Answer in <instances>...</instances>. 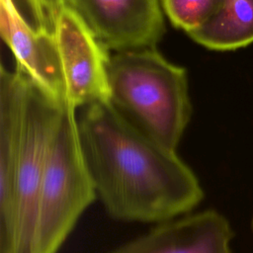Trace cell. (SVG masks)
Returning <instances> with one entry per match:
<instances>
[{"label": "cell", "mask_w": 253, "mask_h": 253, "mask_svg": "<svg viewBox=\"0 0 253 253\" xmlns=\"http://www.w3.org/2000/svg\"><path fill=\"white\" fill-rule=\"evenodd\" d=\"M82 156L107 213L122 221H166L204 200L194 171L141 132L110 101L76 110Z\"/></svg>", "instance_id": "1"}, {"label": "cell", "mask_w": 253, "mask_h": 253, "mask_svg": "<svg viewBox=\"0 0 253 253\" xmlns=\"http://www.w3.org/2000/svg\"><path fill=\"white\" fill-rule=\"evenodd\" d=\"M110 102L130 124L164 148L176 151L192 107L186 69L155 47L111 52Z\"/></svg>", "instance_id": "2"}, {"label": "cell", "mask_w": 253, "mask_h": 253, "mask_svg": "<svg viewBox=\"0 0 253 253\" xmlns=\"http://www.w3.org/2000/svg\"><path fill=\"white\" fill-rule=\"evenodd\" d=\"M97 198L81 152L76 109L65 102L42 179L35 253H57Z\"/></svg>", "instance_id": "3"}, {"label": "cell", "mask_w": 253, "mask_h": 253, "mask_svg": "<svg viewBox=\"0 0 253 253\" xmlns=\"http://www.w3.org/2000/svg\"><path fill=\"white\" fill-rule=\"evenodd\" d=\"M64 103L53 99L29 77L14 178L15 253H35L42 179L51 138Z\"/></svg>", "instance_id": "4"}, {"label": "cell", "mask_w": 253, "mask_h": 253, "mask_svg": "<svg viewBox=\"0 0 253 253\" xmlns=\"http://www.w3.org/2000/svg\"><path fill=\"white\" fill-rule=\"evenodd\" d=\"M53 35L67 102L77 110L92 103L110 101L108 65L111 52L70 5L61 9Z\"/></svg>", "instance_id": "5"}, {"label": "cell", "mask_w": 253, "mask_h": 253, "mask_svg": "<svg viewBox=\"0 0 253 253\" xmlns=\"http://www.w3.org/2000/svg\"><path fill=\"white\" fill-rule=\"evenodd\" d=\"M111 52L155 47L165 33L159 0H70Z\"/></svg>", "instance_id": "6"}, {"label": "cell", "mask_w": 253, "mask_h": 253, "mask_svg": "<svg viewBox=\"0 0 253 253\" xmlns=\"http://www.w3.org/2000/svg\"><path fill=\"white\" fill-rule=\"evenodd\" d=\"M233 236L228 219L208 209L156 223L110 253H231Z\"/></svg>", "instance_id": "7"}, {"label": "cell", "mask_w": 253, "mask_h": 253, "mask_svg": "<svg viewBox=\"0 0 253 253\" xmlns=\"http://www.w3.org/2000/svg\"><path fill=\"white\" fill-rule=\"evenodd\" d=\"M0 32L20 67L37 85L60 103L66 86L54 35L25 19L15 0H0Z\"/></svg>", "instance_id": "8"}, {"label": "cell", "mask_w": 253, "mask_h": 253, "mask_svg": "<svg viewBox=\"0 0 253 253\" xmlns=\"http://www.w3.org/2000/svg\"><path fill=\"white\" fill-rule=\"evenodd\" d=\"M213 50H234L253 43V0H226L201 28L188 34Z\"/></svg>", "instance_id": "9"}, {"label": "cell", "mask_w": 253, "mask_h": 253, "mask_svg": "<svg viewBox=\"0 0 253 253\" xmlns=\"http://www.w3.org/2000/svg\"><path fill=\"white\" fill-rule=\"evenodd\" d=\"M170 23L187 34L201 28L226 0H159Z\"/></svg>", "instance_id": "10"}, {"label": "cell", "mask_w": 253, "mask_h": 253, "mask_svg": "<svg viewBox=\"0 0 253 253\" xmlns=\"http://www.w3.org/2000/svg\"><path fill=\"white\" fill-rule=\"evenodd\" d=\"M33 24L38 28L53 34L56 19L61 9L70 5V0H25Z\"/></svg>", "instance_id": "11"}, {"label": "cell", "mask_w": 253, "mask_h": 253, "mask_svg": "<svg viewBox=\"0 0 253 253\" xmlns=\"http://www.w3.org/2000/svg\"><path fill=\"white\" fill-rule=\"evenodd\" d=\"M250 226H251V230H252V233H253V215H252V218H251V223H250Z\"/></svg>", "instance_id": "12"}]
</instances>
